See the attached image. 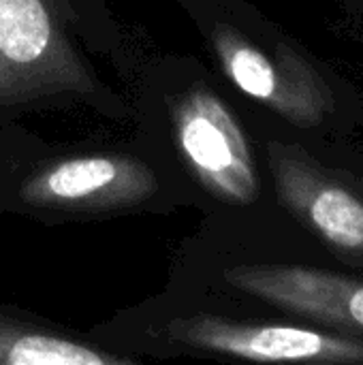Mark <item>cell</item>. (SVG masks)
<instances>
[{"label": "cell", "instance_id": "cell-1", "mask_svg": "<svg viewBox=\"0 0 363 365\" xmlns=\"http://www.w3.org/2000/svg\"><path fill=\"white\" fill-rule=\"evenodd\" d=\"M90 90L62 6L56 0H0V107Z\"/></svg>", "mask_w": 363, "mask_h": 365}, {"label": "cell", "instance_id": "cell-2", "mask_svg": "<svg viewBox=\"0 0 363 365\" xmlns=\"http://www.w3.org/2000/svg\"><path fill=\"white\" fill-rule=\"evenodd\" d=\"M267 158L280 205L336 259L363 267L362 182L297 145L272 141Z\"/></svg>", "mask_w": 363, "mask_h": 365}, {"label": "cell", "instance_id": "cell-3", "mask_svg": "<svg viewBox=\"0 0 363 365\" xmlns=\"http://www.w3.org/2000/svg\"><path fill=\"white\" fill-rule=\"evenodd\" d=\"M212 45L227 77L291 124L312 128L334 111L329 83L287 43H276L267 51L240 30L216 26Z\"/></svg>", "mask_w": 363, "mask_h": 365}, {"label": "cell", "instance_id": "cell-4", "mask_svg": "<svg viewBox=\"0 0 363 365\" xmlns=\"http://www.w3.org/2000/svg\"><path fill=\"white\" fill-rule=\"evenodd\" d=\"M178 148L199 184L218 201L248 205L259 197V178L248 139L210 88H188L171 109Z\"/></svg>", "mask_w": 363, "mask_h": 365}, {"label": "cell", "instance_id": "cell-5", "mask_svg": "<svg viewBox=\"0 0 363 365\" xmlns=\"http://www.w3.org/2000/svg\"><path fill=\"white\" fill-rule=\"evenodd\" d=\"M171 340L261 364H363V340L291 325L237 323L216 314L175 319Z\"/></svg>", "mask_w": 363, "mask_h": 365}, {"label": "cell", "instance_id": "cell-6", "mask_svg": "<svg viewBox=\"0 0 363 365\" xmlns=\"http://www.w3.org/2000/svg\"><path fill=\"white\" fill-rule=\"evenodd\" d=\"M225 280L289 314L363 340V278L304 265H240Z\"/></svg>", "mask_w": 363, "mask_h": 365}, {"label": "cell", "instance_id": "cell-7", "mask_svg": "<svg viewBox=\"0 0 363 365\" xmlns=\"http://www.w3.org/2000/svg\"><path fill=\"white\" fill-rule=\"evenodd\" d=\"M158 190L152 169L133 158L94 154L66 158L24 182L21 201L56 210H113L148 201Z\"/></svg>", "mask_w": 363, "mask_h": 365}, {"label": "cell", "instance_id": "cell-8", "mask_svg": "<svg viewBox=\"0 0 363 365\" xmlns=\"http://www.w3.org/2000/svg\"><path fill=\"white\" fill-rule=\"evenodd\" d=\"M133 359L92 344L45 334L0 314V365H131Z\"/></svg>", "mask_w": 363, "mask_h": 365}]
</instances>
